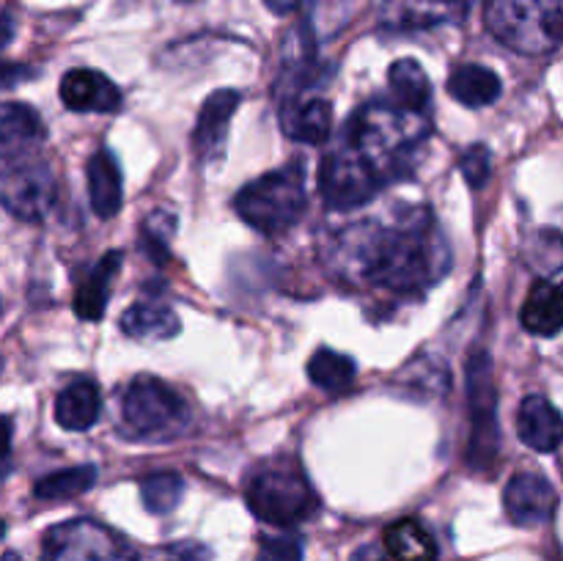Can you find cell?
Masks as SVG:
<instances>
[{
  "instance_id": "1",
  "label": "cell",
  "mask_w": 563,
  "mask_h": 561,
  "mask_svg": "<svg viewBox=\"0 0 563 561\" xmlns=\"http://www.w3.org/2000/svg\"><path fill=\"white\" fill-rule=\"evenodd\" d=\"M328 264L352 286H372L396 297H423L451 267V251L427 207L407 209L394 223L357 220L328 251Z\"/></svg>"
},
{
  "instance_id": "2",
  "label": "cell",
  "mask_w": 563,
  "mask_h": 561,
  "mask_svg": "<svg viewBox=\"0 0 563 561\" xmlns=\"http://www.w3.org/2000/svg\"><path fill=\"white\" fill-rule=\"evenodd\" d=\"M429 116L396 105H363L352 116L341 141L374 170L383 182H390L401 170L410 154L429 138Z\"/></svg>"
},
{
  "instance_id": "3",
  "label": "cell",
  "mask_w": 563,
  "mask_h": 561,
  "mask_svg": "<svg viewBox=\"0 0 563 561\" xmlns=\"http://www.w3.org/2000/svg\"><path fill=\"white\" fill-rule=\"evenodd\" d=\"M245 501L258 520L280 528L311 520L319 512L317 493L295 457H269L258 462L247 476Z\"/></svg>"
},
{
  "instance_id": "4",
  "label": "cell",
  "mask_w": 563,
  "mask_h": 561,
  "mask_svg": "<svg viewBox=\"0 0 563 561\" xmlns=\"http://www.w3.org/2000/svg\"><path fill=\"white\" fill-rule=\"evenodd\" d=\"M306 165L300 160L258 176L234 198L236 215L264 237L289 231L306 212Z\"/></svg>"
},
{
  "instance_id": "5",
  "label": "cell",
  "mask_w": 563,
  "mask_h": 561,
  "mask_svg": "<svg viewBox=\"0 0 563 561\" xmlns=\"http://www.w3.org/2000/svg\"><path fill=\"white\" fill-rule=\"evenodd\" d=\"M484 20L515 53L548 55L563 44V0H484Z\"/></svg>"
},
{
  "instance_id": "6",
  "label": "cell",
  "mask_w": 563,
  "mask_h": 561,
  "mask_svg": "<svg viewBox=\"0 0 563 561\" xmlns=\"http://www.w3.org/2000/svg\"><path fill=\"white\" fill-rule=\"evenodd\" d=\"M119 424L124 438L163 443L190 427V407L168 383L141 374L121 394Z\"/></svg>"
},
{
  "instance_id": "7",
  "label": "cell",
  "mask_w": 563,
  "mask_h": 561,
  "mask_svg": "<svg viewBox=\"0 0 563 561\" xmlns=\"http://www.w3.org/2000/svg\"><path fill=\"white\" fill-rule=\"evenodd\" d=\"M467 407H471V446L467 462L476 471H489L500 449L498 391L493 380V358L476 352L467 361Z\"/></svg>"
},
{
  "instance_id": "8",
  "label": "cell",
  "mask_w": 563,
  "mask_h": 561,
  "mask_svg": "<svg viewBox=\"0 0 563 561\" xmlns=\"http://www.w3.org/2000/svg\"><path fill=\"white\" fill-rule=\"evenodd\" d=\"M385 182L344 141L322 160L319 193L330 209H357L372 201Z\"/></svg>"
},
{
  "instance_id": "9",
  "label": "cell",
  "mask_w": 563,
  "mask_h": 561,
  "mask_svg": "<svg viewBox=\"0 0 563 561\" xmlns=\"http://www.w3.org/2000/svg\"><path fill=\"white\" fill-rule=\"evenodd\" d=\"M42 561H135V556L99 522L69 520L44 537Z\"/></svg>"
},
{
  "instance_id": "10",
  "label": "cell",
  "mask_w": 563,
  "mask_h": 561,
  "mask_svg": "<svg viewBox=\"0 0 563 561\" xmlns=\"http://www.w3.org/2000/svg\"><path fill=\"white\" fill-rule=\"evenodd\" d=\"M55 193V176L47 165L42 163H16L0 174V204L14 218L36 223L44 215L53 209Z\"/></svg>"
},
{
  "instance_id": "11",
  "label": "cell",
  "mask_w": 563,
  "mask_h": 561,
  "mask_svg": "<svg viewBox=\"0 0 563 561\" xmlns=\"http://www.w3.org/2000/svg\"><path fill=\"white\" fill-rule=\"evenodd\" d=\"M476 0H383V25L390 31H427L462 22Z\"/></svg>"
},
{
  "instance_id": "12",
  "label": "cell",
  "mask_w": 563,
  "mask_h": 561,
  "mask_svg": "<svg viewBox=\"0 0 563 561\" xmlns=\"http://www.w3.org/2000/svg\"><path fill=\"white\" fill-rule=\"evenodd\" d=\"M506 515L517 526H542L555 515L559 495L555 487L539 473H517L504 493Z\"/></svg>"
},
{
  "instance_id": "13",
  "label": "cell",
  "mask_w": 563,
  "mask_h": 561,
  "mask_svg": "<svg viewBox=\"0 0 563 561\" xmlns=\"http://www.w3.org/2000/svg\"><path fill=\"white\" fill-rule=\"evenodd\" d=\"M242 102V94L234 88H220V91L209 94L207 102L201 105L198 113L196 130H192V152L201 163L220 157L229 138V124L234 119L236 108Z\"/></svg>"
},
{
  "instance_id": "14",
  "label": "cell",
  "mask_w": 563,
  "mask_h": 561,
  "mask_svg": "<svg viewBox=\"0 0 563 561\" xmlns=\"http://www.w3.org/2000/svg\"><path fill=\"white\" fill-rule=\"evenodd\" d=\"M44 121L31 105L5 102L0 105V160L22 163L27 154L44 143Z\"/></svg>"
},
{
  "instance_id": "15",
  "label": "cell",
  "mask_w": 563,
  "mask_h": 561,
  "mask_svg": "<svg viewBox=\"0 0 563 561\" xmlns=\"http://www.w3.org/2000/svg\"><path fill=\"white\" fill-rule=\"evenodd\" d=\"M60 99L75 113H113L121 105V91L102 72L71 69L60 80Z\"/></svg>"
},
{
  "instance_id": "16",
  "label": "cell",
  "mask_w": 563,
  "mask_h": 561,
  "mask_svg": "<svg viewBox=\"0 0 563 561\" xmlns=\"http://www.w3.org/2000/svg\"><path fill=\"white\" fill-rule=\"evenodd\" d=\"M517 435L528 449L550 454L563 443V416L544 396H526L517 413Z\"/></svg>"
},
{
  "instance_id": "17",
  "label": "cell",
  "mask_w": 563,
  "mask_h": 561,
  "mask_svg": "<svg viewBox=\"0 0 563 561\" xmlns=\"http://www.w3.org/2000/svg\"><path fill=\"white\" fill-rule=\"evenodd\" d=\"M280 127L291 141L324 143L333 127V105L328 99H284L280 105Z\"/></svg>"
},
{
  "instance_id": "18",
  "label": "cell",
  "mask_w": 563,
  "mask_h": 561,
  "mask_svg": "<svg viewBox=\"0 0 563 561\" xmlns=\"http://www.w3.org/2000/svg\"><path fill=\"white\" fill-rule=\"evenodd\" d=\"M88 198H91L93 212L102 220L119 215L121 204H124V179H121L119 160L108 152L99 148L91 160H88Z\"/></svg>"
},
{
  "instance_id": "19",
  "label": "cell",
  "mask_w": 563,
  "mask_h": 561,
  "mask_svg": "<svg viewBox=\"0 0 563 561\" xmlns=\"http://www.w3.org/2000/svg\"><path fill=\"white\" fill-rule=\"evenodd\" d=\"M121 270V251H110L88 270L82 284L75 292V314L88 322H99L108 308L110 292H113V280Z\"/></svg>"
},
{
  "instance_id": "20",
  "label": "cell",
  "mask_w": 563,
  "mask_h": 561,
  "mask_svg": "<svg viewBox=\"0 0 563 561\" xmlns=\"http://www.w3.org/2000/svg\"><path fill=\"white\" fill-rule=\"evenodd\" d=\"M522 328L533 336H555L563 330V280H537L522 302Z\"/></svg>"
},
{
  "instance_id": "21",
  "label": "cell",
  "mask_w": 563,
  "mask_h": 561,
  "mask_svg": "<svg viewBox=\"0 0 563 561\" xmlns=\"http://www.w3.org/2000/svg\"><path fill=\"white\" fill-rule=\"evenodd\" d=\"M99 413H102V396L91 380H75L55 399V421L69 432L91 429L99 421Z\"/></svg>"
},
{
  "instance_id": "22",
  "label": "cell",
  "mask_w": 563,
  "mask_h": 561,
  "mask_svg": "<svg viewBox=\"0 0 563 561\" xmlns=\"http://www.w3.org/2000/svg\"><path fill=\"white\" fill-rule=\"evenodd\" d=\"M388 82L396 108L427 113L429 102H432V82H429V75L416 58L396 61L388 69Z\"/></svg>"
},
{
  "instance_id": "23",
  "label": "cell",
  "mask_w": 563,
  "mask_h": 561,
  "mask_svg": "<svg viewBox=\"0 0 563 561\" xmlns=\"http://www.w3.org/2000/svg\"><path fill=\"white\" fill-rule=\"evenodd\" d=\"M500 77L487 66L462 64L449 77V94L465 108H487L500 97Z\"/></svg>"
},
{
  "instance_id": "24",
  "label": "cell",
  "mask_w": 563,
  "mask_h": 561,
  "mask_svg": "<svg viewBox=\"0 0 563 561\" xmlns=\"http://www.w3.org/2000/svg\"><path fill=\"white\" fill-rule=\"evenodd\" d=\"M121 330L135 341H165L179 333V317L159 302H135L121 314Z\"/></svg>"
},
{
  "instance_id": "25",
  "label": "cell",
  "mask_w": 563,
  "mask_h": 561,
  "mask_svg": "<svg viewBox=\"0 0 563 561\" xmlns=\"http://www.w3.org/2000/svg\"><path fill=\"white\" fill-rule=\"evenodd\" d=\"M438 548L427 528L416 520H399L385 531L383 561H434Z\"/></svg>"
},
{
  "instance_id": "26",
  "label": "cell",
  "mask_w": 563,
  "mask_h": 561,
  "mask_svg": "<svg viewBox=\"0 0 563 561\" xmlns=\"http://www.w3.org/2000/svg\"><path fill=\"white\" fill-rule=\"evenodd\" d=\"M308 377L317 388L328 391V394H339L355 380V361L350 355L330 350V346H322L308 361Z\"/></svg>"
},
{
  "instance_id": "27",
  "label": "cell",
  "mask_w": 563,
  "mask_h": 561,
  "mask_svg": "<svg viewBox=\"0 0 563 561\" xmlns=\"http://www.w3.org/2000/svg\"><path fill=\"white\" fill-rule=\"evenodd\" d=\"M399 385H405V391H410L416 399H432V396H443L449 391L451 377L449 366H445L440 358H418L416 363L405 366V372L396 380Z\"/></svg>"
},
{
  "instance_id": "28",
  "label": "cell",
  "mask_w": 563,
  "mask_h": 561,
  "mask_svg": "<svg viewBox=\"0 0 563 561\" xmlns=\"http://www.w3.org/2000/svg\"><path fill=\"white\" fill-rule=\"evenodd\" d=\"M93 482H97V468L75 465L38 479V482L33 484V495L42 501H69L75 498V495L88 493V490L93 487Z\"/></svg>"
},
{
  "instance_id": "29",
  "label": "cell",
  "mask_w": 563,
  "mask_h": 561,
  "mask_svg": "<svg viewBox=\"0 0 563 561\" xmlns=\"http://www.w3.org/2000/svg\"><path fill=\"white\" fill-rule=\"evenodd\" d=\"M185 495V479L174 471L148 473L141 482V501L152 515H168Z\"/></svg>"
},
{
  "instance_id": "30",
  "label": "cell",
  "mask_w": 563,
  "mask_h": 561,
  "mask_svg": "<svg viewBox=\"0 0 563 561\" xmlns=\"http://www.w3.org/2000/svg\"><path fill=\"white\" fill-rule=\"evenodd\" d=\"M256 561H302V542L291 534L264 537L258 544Z\"/></svg>"
},
{
  "instance_id": "31",
  "label": "cell",
  "mask_w": 563,
  "mask_h": 561,
  "mask_svg": "<svg viewBox=\"0 0 563 561\" xmlns=\"http://www.w3.org/2000/svg\"><path fill=\"white\" fill-rule=\"evenodd\" d=\"M489 165H493V163H489V152H487V146H482V143H478V146L467 148V152L462 154V160H460L462 174H465L467 185H471L473 190H482V187L487 185Z\"/></svg>"
},
{
  "instance_id": "32",
  "label": "cell",
  "mask_w": 563,
  "mask_h": 561,
  "mask_svg": "<svg viewBox=\"0 0 563 561\" xmlns=\"http://www.w3.org/2000/svg\"><path fill=\"white\" fill-rule=\"evenodd\" d=\"M212 550L201 542H176L165 548V561H209Z\"/></svg>"
},
{
  "instance_id": "33",
  "label": "cell",
  "mask_w": 563,
  "mask_h": 561,
  "mask_svg": "<svg viewBox=\"0 0 563 561\" xmlns=\"http://www.w3.org/2000/svg\"><path fill=\"white\" fill-rule=\"evenodd\" d=\"M33 75H36V69H31V66L11 64V61H0V91L20 86L22 80H27V77H33Z\"/></svg>"
},
{
  "instance_id": "34",
  "label": "cell",
  "mask_w": 563,
  "mask_h": 561,
  "mask_svg": "<svg viewBox=\"0 0 563 561\" xmlns=\"http://www.w3.org/2000/svg\"><path fill=\"white\" fill-rule=\"evenodd\" d=\"M11 435H14V421H11L9 416H0V460L9 457Z\"/></svg>"
},
{
  "instance_id": "35",
  "label": "cell",
  "mask_w": 563,
  "mask_h": 561,
  "mask_svg": "<svg viewBox=\"0 0 563 561\" xmlns=\"http://www.w3.org/2000/svg\"><path fill=\"white\" fill-rule=\"evenodd\" d=\"M11 36H14V20H11V14H0V47H5V44L11 42Z\"/></svg>"
},
{
  "instance_id": "36",
  "label": "cell",
  "mask_w": 563,
  "mask_h": 561,
  "mask_svg": "<svg viewBox=\"0 0 563 561\" xmlns=\"http://www.w3.org/2000/svg\"><path fill=\"white\" fill-rule=\"evenodd\" d=\"M264 3H267L273 11H278V14H286V11L297 9L302 0H264Z\"/></svg>"
},
{
  "instance_id": "37",
  "label": "cell",
  "mask_w": 563,
  "mask_h": 561,
  "mask_svg": "<svg viewBox=\"0 0 563 561\" xmlns=\"http://www.w3.org/2000/svg\"><path fill=\"white\" fill-rule=\"evenodd\" d=\"M3 534H5V522L0 520V539H3Z\"/></svg>"
},
{
  "instance_id": "38",
  "label": "cell",
  "mask_w": 563,
  "mask_h": 561,
  "mask_svg": "<svg viewBox=\"0 0 563 561\" xmlns=\"http://www.w3.org/2000/svg\"><path fill=\"white\" fill-rule=\"evenodd\" d=\"M176 3H192V0H176Z\"/></svg>"
},
{
  "instance_id": "39",
  "label": "cell",
  "mask_w": 563,
  "mask_h": 561,
  "mask_svg": "<svg viewBox=\"0 0 563 561\" xmlns=\"http://www.w3.org/2000/svg\"><path fill=\"white\" fill-rule=\"evenodd\" d=\"M0 372H3V358H0Z\"/></svg>"
}]
</instances>
